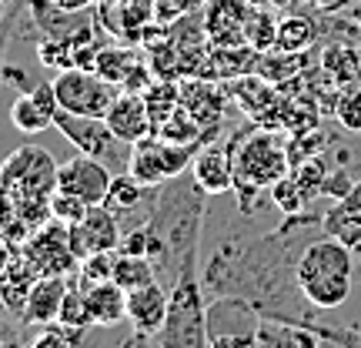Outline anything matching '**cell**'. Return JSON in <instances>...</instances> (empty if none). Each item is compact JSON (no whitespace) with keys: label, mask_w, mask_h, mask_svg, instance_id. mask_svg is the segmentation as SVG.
I'll list each match as a JSON object with an SVG mask.
<instances>
[{"label":"cell","mask_w":361,"mask_h":348,"mask_svg":"<svg viewBox=\"0 0 361 348\" xmlns=\"http://www.w3.org/2000/svg\"><path fill=\"white\" fill-rule=\"evenodd\" d=\"M298 218L301 215H288V224L268 234H238L228 228L201 275V288L211 298H245L247 305L261 311V318L314 328L322 308H314L301 295L295 278L298 255L288 241Z\"/></svg>","instance_id":"1"},{"label":"cell","mask_w":361,"mask_h":348,"mask_svg":"<svg viewBox=\"0 0 361 348\" xmlns=\"http://www.w3.org/2000/svg\"><path fill=\"white\" fill-rule=\"evenodd\" d=\"M207 198L211 194L188 171L164 181L154 194V208L147 218L151 261L157 268V282L168 292L188 271H197V248H201Z\"/></svg>","instance_id":"2"},{"label":"cell","mask_w":361,"mask_h":348,"mask_svg":"<svg viewBox=\"0 0 361 348\" xmlns=\"http://www.w3.org/2000/svg\"><path fill=\"white\" fill-rule=\"evenodd\" d=\"M345 241H338L331 234H322L318 241H308L305 251L298 255L295 278L301 295L308 298L314 308L331 311L341 308L351 295L355 284V258Z\"/></svg>","instance_id":"3"},{"label":"cell","mask_w":361,"mask_h":348,"mask_svg":"<svg viewBox=\"0 0 361 348\" xmlns=\"http://www.w3.org/2000/svg\"><path fill=\"white\" fill-rule=\"evenodd\" d=\"M291 174V155L288 141L268 128L238 131L234 148V191L241 198V208L251 211L255 198L271 191L281 178Z\"/></svg>","instance_id":"4"},{"label":"cell","mask_w":361,"mask_h":348,"mask_svg":"<svg viewBox=\"0 0 361 348\" xmlns=\"http://www.w3.org/2000/svg\"><path fill=\"white\" fill-rule=\"evenodd\" d=\"M157 348H207V301L197 271H188L168 301V318L157 332Z\"/></svg>","instance_id":"5"},{"label":"cell","mask_w":361,"mask_h":348,"mask_svg":"<svg viewBox=\"0 0 361 348\" xmlns=\"http://www.w3.org/2000/svg\"><path fill=\"white\" fill-rule=\"evenodd\" d=\"M54 128L61 131L67 141L78 148L80 155H90V157H97V161H104L114 174L128 171L130 144L121 141L104 117H84V114H67V111H57Z\"/></svg>","instance_id":"6"},{"label":"cell","mask_w":361,"mask_h":348,"mask_svg":"<svg viewBox=\"0 0 361 348\" xmlns=\"http://www.w3.org/2000/svg\"><path fill=\"white\" fill-rule=\"evenodd\" d=\"M194 155H197V144H174L157 134H147L137 144H130L128 174H134L147 188H161L164 181L191 171Z\"/></svg>","instance_id":"7"},{"label":"cell","mask_w":361,"mask_h":348,"mask_svg":"<svg viewBox=\"0 0 361 348\" xmlns=\"http://www.w3.org/2000/svg\"><path fill=\"white\" fill-rule=\"evenodd\" d=\"M261 311L245 298L221 295L207 301V348H258Z\"/></svg>","instance_id":"8"},{"label":"cell","mask_w":361,"mask_h":348,"mask_svg":"<svg viewBox=\"0 0 361 348\" xmlns=\"http://www.w3.org/2000/svg\"><path fill=\"white\" fill-rule=\"evenodd\" d=\"M54 94H57L61 111H67V114L107 117L121 88L101 78L97 71H90V67H67V71H57Z\"/></svg>","instance_id":"9"},{"label":"cell","mask_w":361,"mask_h":348,"mask_svg":"<svg viewBox=\"0 0 361 348\" xmlns=\"http://www.w3.org/2000/svg\"><path fill=\"white\" fill-rule=\"evenodd\" d=\"M17 251H20L40 275H64V278H71L80 265V258L74 255V248H71V232H67L64 221H57V218L44 221Z\"/></svg>","instance_id":"10"},{"label":"cell","mask_w":361,"mask_h":348,"mask_svg":"<svg viewBox=\"0 0 361 348\" xmlns=\"http://www.w3.org/2000/svg\"><path fill=\"white\" fill-rule=\"evenodd\" d=\"M111 181H114V171L107 168L104 161L90 155H74L71 161L57 164V191H67L87 201V205H104V198L111 191Z\"/></svg>","instance_id":"11"},{"label":"cell","mask_w":361,"mask_h":348,"mask_svg":"<svg viewBox=\"0 0 361 348\" xmlns=\"http://www.w3.org/2000/svg\"><path fill=\"white\" fill-rule=\"evenodd\" d=\"M67 232H71L74 255L84 261L87 255H97V251H117L124 228H121L117 215L107 205H90L84 218L67 224Z\"/></svg>","instance_id":"12"},{"label":"cell","mask_w":361,"mask_h":348,"mask_svg":"<svg viewBox=\"0 0 361 348\" xmlns=\"http://www.w3.org/2000/svg\"><path fill=\"white\" fill-rule=\"evenodd\" d=\"M234 148H238V131L221 144L218 141L201 144L197 155H194L191 174L211 198L234 191Z\"/></svg>","instance_id":"13"},{"label":"cell","mask_w":361,"mask_h":348,"mask_svg":"<svg viewBox=\"0 0 361 348\" xmlns=\"http://www.w3.org/2000/svg\"><path fill=\"white\" fill-rule=\"evenodd\" d=\"M57 94H54V80H37L30 90H20V97L11 107V124L20 134H44L54 128L57 121Z\"/></svg>","instance_id":"14"},{"label":"cell","mask_w":361,"mask_h":348,"mask_svg":"<svg viewBox=\"0 0 361 348\" xmlns=\"http://www.w3.org/2000/svg\"><path fill=\"white\" fill-rule=\"evenodd\" d=\"M228 88H218L211 80H184L180 84V104L191 111V117L204 128V144L218 138V128L224 121V104H228Z\"/></svg>","instance_id":"15"},{"label":"cell","mask_w":361,"mask_h":348,"mask_svg":"<svg viewBox=\"0 0 361 348\" xmlns=\"http://www.w3.org/2000/svg\"><path fill=\"white\" fill-rule=\"evenodd\" d=\"M168 301H171V292L161 282H151L144 288L128 292V322L134 328V335L157 338L161 325L168 318Z\"/></svg>","instance_id":"16"},{"label":"cell","mask_w":361,"mask_h":348,"mask_svg":"<svg viewBox=\"0 0 361 348\" xmlns=\"http://www.w3.org/2000/svg\"><path fill=\"white\" fill-rule=\"evenodd\" d=\"M104 121L111 124V131H114L121 141H128V144H137L141 138L154 134L147 101H144V94H134V90H121Z\"/></svg>","instance_id":"17"},{"label":"cell","mask_w":361,"mask_h":348,"mask_svg":"<svg viewBox=\"0 0 361 348\" xmlns=\"http://www.w3.org/2000/svg\"><path fill=\"white\" fill-rule=\"evenodd\" d=\"M67 288H71V278H64V275H40L37 282H34V288H30V295H27V305H24L20 322H27V325H54L57 318H61Z\"/></svg>","instance_id":"18"},{"label":"cell","mask_w":361,"mask_h":348,"mask_svg":"<svg viewBox=\"0 0 361 348\" xmlns=\"http://www.w3.org/2000/svg\"><path fill=\"white\" fill-rule=\"evenodd\" d=\"M94 71L107 78L111 84H117L121 90H134V94H144L151 88V71L137 61L134 51H124V47H114V51H101L97 54V64Z\"/></svg>","instance_id":"19"},{"label":"cell","mask_w":361,"mask_h":348,"mask_svg":"<svg viewBox=\"0 0 361 348\" xmlns=\"http://www.w3.org/2000/svg\"><path fill=\"white\" fill-rule=\"evenodd\" d=\"M324 234H331L338 241H345L348 248L358 251L361 248V181L351 184V191L345 198H338L331 211L322 218Z\"/></svg>","instance_id":"20"},{"label":"cell","mask_w":361,"mask_h":348,"mask_svg":"<svg viewBox=\"0 0 361 348\" xmlns=\"http://www.w3.org/2000/svg\"><path fill=\"white\" fill-rule=\"evenodd\" d=\"M84 292V305H87L90 325H101V328H114V325L128 322V292L117 282H101L80 288Z\"/></svg>","instance_id":"21"},{"label":"cell","mask_w":361,"mask_h":348,"mask_svg":"<svg viewBox=\"0 0 361 348\" xmlns=\"http://www.w3.org/2000/svg\"><path fill=\"white\" fill-rule=\"evenodd\" d=\"M228 94H231L234 101L241 104V111H245L247 117H255V121H264V114H268V121H271V107H278V94L271 88V80H264L261 74L231 78Z\"/></svg>","instance_id":"22"},{"label":"cell","mask_w":361,"mask_h":348,"mask_svg":"<svg viewBox=\"0 0 361 348\" xmlns=\"http://www.w3.org/2000/svg\"><path fill=\"white\" fill-rule=\"evenodd\" d=\"M40 278V271L30 265V261L17 251L13 255V261L7 265V271L0 275V301L7 305V308L20 318L24 315V305H27V295H30V288H34V282Z\"/></svg>","instance_id":"23"},{"label":"cell","mask_w":361,"mask_h":348,"mask_svg":"<svg viewBox=\"0 0 361 348\" xmlns=\"http://www.w3.org/2000/svg\"><path fill=\"white\" fill-rule=\"evenodd\" d=\"M258 348H331V342H324L318 332H311L305 325L261 318Z\"/></svg>","instance_id":"24"},{"label":"cell","mask_w":361,"mask_h":348,"mask_svg":"<svg viewBox=\"0 0 361 348\" xmlns=\"http://www.w3.org/2000/svg\"><path fill=\"white\" fill-rule=\"evenodd\" d=\"M154 134L157 138H164V141H174V144H197V148L204 144V128L194 121L191 111H188L184 104H178L164 121H157Z\"/></svg>","instance_id":"25"},{"label":"cell","mask_w":361,"mask_h":348,"mask_svg":"<svg viewBox=\"0 0 361 348\" xmlns=\"http://www.w3.org/2000/svg\"><path fill=\"white\" fill-rule=\"evenodd\" d=\"M314 40H318V27L311 24L308 17L291 13V17H284L281 24H278V34H274V51L305 54Z\"/></svg>","instance_id":"26"},{"label":"cell","mask_w":361,"mask_h":348,"mask_svg":"<svg viewBox=\"0 0 361 348\" xmlns=\"http://www.w3.org/2000/svg\"><path fill=\"white\" fill-rule=\"evenodd\" d=\"M111 282H117L124 292H134V288H144V284L157 282V268H154V261L144 258V255H121L117 251Z\"/></svg>","instance_id":"27"},{"label":"cell","mask_w":361,"mask_h":348,"mask_svg":"<svg viewBox=\"0 0 361 348\" xmlns=\"http://www.w3.org/2000/svg\"><path fill=\"white\" fill-rule=\"evenodd\" d=\"M114 261H117V251H97V255H87V258L78 265V271H74V284H78V288H90V284L111 282Z\"/></svg>","instance_id":"28"},{"label":"cell","mask_w":361,"mask_h":348,"mask_svg":"<svg viewBox=\"0 0 361 348\" xmlns=\"http://www.w3.org/2000/svg\"><path fill=\"white\" fill-rule=\"evenodd\" d=\"M335 117H338V124H341L345 131H351V134H361V84H355V88H345L341 94H338Z\"/></svg>","instance_id":"29"},{"label":"cell","mask_w":361,"mask_h":348,"mask_svg":"<svg viewBox=\"0 0 361 348\" xmlns=\"http://www.w3.org/2000/svg\"><path fill=\"white\" fill-rule=\"evenodd\" d=\"M57 325H64V328H87V325H90L87 305H84V292H80L74 282H71V288H67L64 308H61V318H57Z\"/></svg>","instance_id":"30"},{"label":"cell","mask_w":361,"mask_h":348,"mask_svg":"<svg viewBox=\"0 0 361 348\" xmlns=\"http://www.w3.org/2000/svg\"><path fill=\"white\" fill-rule=\"evenodd\" d=\"M87 201H80V198H74V194L67 191H54L51 194V218L64 221V224H74V221H80L84 215H87Z\"/></svg>","instance_id":"31"},{"label":"cell","mask_w":361,"mask_h":348,"mask_svg":"<svg viewBox=\"0 0 361 348\" xmlns=\"http://www.w3.org/2000/svg\"><path fill=\"white\" fill-rule=\"evenodd\" d=\"M311 332H318L324 342H335L341 348H361V328H351V325H331L318 318Z\"/></svg>","instance_id":"32"},{"label":"cell","mask_w":361,"mask_h":348,"mask_svg":"<svg viewBox=\"0 0 361 348\" xmlns=\"http://www.w3.org/2000/svg\"><path fill=\"white\" fill-rule=\"evenodd\" d=\"M17 7H20V4H17ZM17 7H11V13H7V20L0 24V84H4V67H7V44H11V34H13Z\"/></svg>","instance_id":"33"},{"label":"cell","mask_w":361,"mask_h":348,"mask_svg":"<svg viewBox=\"0 0 361 348\" xmlns=\"http://www.w3.org/2000/svg\"><path fill=\"white\" fill-rule=\"evenodd\" d=\"M64 338H67L64 332H47V335H40L30 348H64Z\"/></svg>","instance_id":"34"},{"label":"cell","mask_w":361,"mask_h":348,"mask_svg":"<svg viewBox=\"0 0 361 348\" xmlns=\"http://www.w3.org/2000/svg\"><path fill=\"white\" fill-rule=\"evenodd\" d=\"M13 255H17V248H13L11 241H7V238L0 234V275L7 271V265H11V261H13Z\"/></svg>","instance_id":"35"},{"label":"cell","mask_w":361,"mask_h":348,"mask_svg":"<svg viewBox=\"0 0 361 348\" xmlns=\"http://www.w3.org/2000/svg\"><path fill=\"white\" fill-rule=\"evenodd\" d=\"M51 4H57V7H64V11H90L97 0H51Z\"/></svg>","instance_id":"36"},{"label":"cell","mask_w":361,"mask_h":348,"mask_svg":"<svg viewBox=\"0 0 361 348\" xmlns=\"http://www.w3.org/2000/svg\"><path fill=\"white\" fill-rule=\"evenodd\" d=\"M311 7H318V11H338V7H345L348 0H308Z\"/></svg>","instance_id":"37"},{"label":"cell","mask_w":361,"mask_h":348,"mask_svg":"<svg viewBox=\"0 0 361 348\" xmlns=\"http://www.w3.org/2000/svg\"><path fill=\"white\" fill-rule=\"evenodd\" d=\"M7 13H11V0H0V24L7 20Z\"/></svg>","instance_id":"38"},{"label":"cell","mask_w":361,"mask_h":348,"mask_svg":"<svg viewBox=\"0 0 361 348\" xmlns=\"http://www.w3.org/2000/svg\"><path fill=\"white\" fill-rule=\"evenodd\" d=\"M101 7H114V4H124V0H97Z\"/></svg>","instance_id":"39"},{"label":"cell","mask_w":361,"mask_h":348,"mask_svg":"<svg viewBox=\"0 0 361 348\" xmlns=\"http://www.w3.org/2000/svg\"><path fill=\"white\" fill-rule=\"evenodd\" d=\"M7 345V332H4V328H0V348Z\"/></svg>","instance_id":"40"},{"label":"cell","mask_w":361,"mask_h":348,"mask_svg":"<svg viewBox=\"0 0 361 348\" xmlns=\"http://www.w3.org/2000/svg\"><path fill=\"white\" fill-rule=\"evenodd\" d=\"M0 188H4V164H0Z\"/></svg>","instance_id":"41"},{"label":"cell","mask_w":361,"mask_h":348,"mask_svg":"<svg viewBox=\"0 0 361 348\" xmlns=\"http://www.w3.org/2000/svg\"><path fill=\"white\" fill-rule=\"evenodd\" d=\"M331 348H341V345H335V342H331Z\"/></svg>","instance_id":"42"},{"label":"cell","mask_w":361,"mask_h":348,"mask_svg":"<svg viewBox=\"0 0 361 348\" xmlns=\"http://www.w3.org/2000/svg\"><path fill=\"white\" fill-rule=\"evenodd\" d=\"M358 255H361V248H358Z\"/></svg>","instance_id":"43"}]
</instances>
